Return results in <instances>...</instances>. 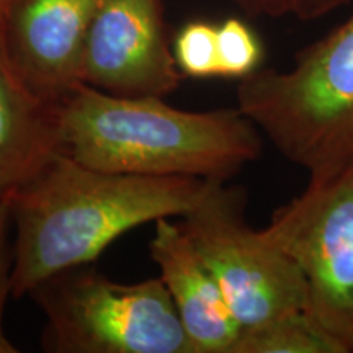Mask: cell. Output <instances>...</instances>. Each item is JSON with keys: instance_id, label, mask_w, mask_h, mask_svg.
<instances>
[{"instance_id": "cell-1", "label": "cell", "mask_w": 353, "mask_h": 353, "mask_svg": "<svg viewBox=\"0 0 353 353\" xmlns=\"http://www.w3.org/2000/svg\"><path fill=\"white\" fill-rule=\"evenodd\" d=\"M210 180L99 170L56 152L46 167L13 193L12 296L69 268L82 267L145 223L190 213Z\"/></svg>"}, {"instance_id": "cell-2", "label": "cell", "mask_w": 353, "mask_h": 353, "mask_svg": "<svg viewBox=\"0 0 353 353\" xmlns=\"http://www.w3.org/2000/svg\"><path fill=\"white\" fill-rule=\"evenodd\" d=\"M56 110L59 151L99 170L228 182L262 156V132L237 107L187 112L79 83Z\"/></svg>"}, {"instance_id": "cell-3", "label": "cell", "mask_w": 353, "mask_h": 353, "mask_svg": "<svg viewBox=\"0 0 353 353\" xmlns=\"http://www.w3.org/2000/svg\"><path fill=\"white\" fill-rule=\"evenodd\" d=\"M237 108L309 176L353 161V13L299 51L293 68L241 79Z\"/></svg>"}, {"instance_id": "cell-4", "label": "cell", "mask_w": 353, "mask_h": 353, "mask_svg": "<svg viewBox=\"0 0 353 353\" xmlns=\"http://www.w3.org/2000/svg\"><path fill=\"white\" fill-rule=\"evenodd\" d=\"M54 353H193L161 276L120 283L88 265L69 268L30 291Z\"/></svg>"}, {"instance_id": "cell-5", "label": "cell", "mask_w": 353, "mask_h": 353, "mask_svg": "<svg viewBox=\"0 0 353 353\" xmlns=\"http://www.w3.org/2000/svg\"><path fill=\"white\" fill-rule=\"evenodd\" d=\"M180 226L213 273L244 327L306 311V285L296 263L245 219V193L210 180Z\"/></svg>"}, {"instance_id": "cell-6", "label": "cell", "mask_w": 353, "mask_h": 353, "mask_svg": "<svg viewBox=\"0 0 353 353\" xmlns=\"http://www.w3.org/2000/svg\"><path fill=\"white\" fill-rule=\"evenodd\" d=\"M262 231L301 272L306 311L353 353V161L309 176L301 195L275 210Z\"/></svg>"}, {"instance_id": "cell-7", "label": "cell", "mask_w": 353, "mask_h": 353, "mask_svg": "<svg viewBox=\"0 0 353 353\" xmlns=\"http://www.w3.org/2000/svg\"><path fill=\"white\" fill-rule=\"evenodd\" d=\"M182 79L164 0H101L83 48L82 83L118 97L165 99Z\"/></svg>"}, {"instance_id": "cell-8", "label": "cell", "mask_w": 353, "mask_h": 353, "mask_svg": "<svg viewBox=\"0 0 353 353\" xmlns=\"http://www.w3.org/2000/svg\"><path fill=\"white\" fill-rule=\"evenodd\" d=\"M101 0H10L0 43L19 77L57 103L81 82L83 48Z\"/></svg>"}, {"instance_id": "cell-9", "label": "cell", "mask_w": 353, "mask_h": 353, "mask_svg": "<svg viewBox=\"0 0 353 353\" xmlns=\"http://www.w3.org/2000/svg\"><path fill=\"white\" fill-rule=\"evenodd\" d=\"M149 250L193 353H232L242 325L180 223L156 221Z\"/></svg>"}, {"instance_id": "cell-10", "label": "cell", "mask_w": 353, "mask_h": 353, "mask_svg": "<svg viewBox=\"0 0 353 353\" xmlns=\"http://www.w3.org/2000/svg\"><path fill=\"white\" fill-rule=\"evenodd\" d=\"M56 105L21 81L0 43V203H8L59 152Z\"/></svg>"}, {"instance_id": "cell-11", "label": "cell", "mask_w": 353, "mask_h": 353, "mask_svg": "<svg viewBox=\"0 0 353 353\" xmlns=\"http://www.w3.org/2000/svg\"><path fill=\"white\" fill-rule=\"evenodd\" d=\"M232 353H347L307 311L244 327Z\"/></svg>"}, {"instance_id": "cell-12", "label": "cell", "mask_w": 353, "mask_h": 353, "mask_svg": "<svg viewBox=\"0 0 353 353\" xmlns=\"http://www.w3.org/2000/svg\"><path fill=\"white\" fill-rule=\"evenodd\" d=\"M176 68L183 77H219L218 23L190 20L172 39Z\"/></svg>"}, {"instance_id": "cell-13", "label": "cell", "mask_w": 353, "mask_h": 353, "mask_svg": "<svg viewBox=\"0 0 353 353\" xmlns=\"http://www.w3.org/2000/svg\"><path fill=\"white\" fill-rule=\"evenodd\" d=\"M263 44L244 20L229 17L218 23L219 77L244 79L260 69Z\"/></svg>"}, {"instance_id": "cell-14", "label": "cell", "mask_w": 353, "mask_h": 353, "mask_svg": "<svg viewBox=\"0 0 353 353\" xmlns=\"http://www.w3.org/2000/svg\"><path fill=\"white\" fill-rule=\"evenodd\" d=\"M247 15L293 19L309 21L329 15L350 0H231Z\"/></svg>"}, {"instance_id": "cell-15", "label": "cell", "mask_w": 353, "mask_h": 353, "mask_svg": "<svg viewBox=\"0 0 353 353\" xmlns=\"http://www.w3.org/2000/svg\"><path fill=\"white\" fill-rule=\"evenodd\" d=\"M12 214L8 203H0V353H19L6 332L3 317L8 299L12 296V272H13V244H10Z\"/></svg>"}, {"instance_id": "cell-16", "label": "cell", "mask_w": 353, "mask_h": 353, "mask_svg": "<svg viewBox=\"0 0 353 353\" xmlns=\"http://www.w3.org/2000/svg\"><path fill=\"white\" fill-rule=\"evenodd\" d=\"M10 0H0V25H2V19H3V13H6V8L8 6Z\"/></svg>"}]
</instances>
